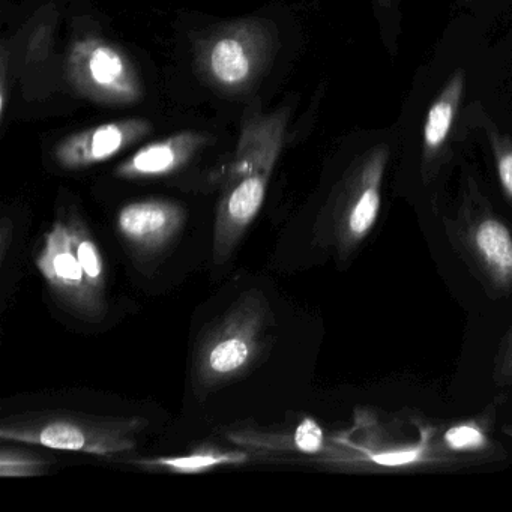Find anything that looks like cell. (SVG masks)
<instances>
[{
  "label": "cell",
  "instance_id": "cell-1",
  "mask_svg": "<svg viewBox=\"0 0 512 512\" xmlns=\"http://www.w3.org/2000/svg\"><path fill=\"white\" fill-rule=\"evenodd\" d=\"M287 110L251 115L227 169L214 224V262H227L265 203L286 137Z\"/></svg>",
  "mask_w": 512,
  "mask_h": 512
},
{
  "label": "cell",
  "instance_id": "cell-2",
  "mask_svg": "<svg viewBox=\"0 0 512 512\" xmlns=\"http://www.w3.org/2000/svg\"><path fill=\"white\" fill-rule=\"evenodd\" d=\"M148 427V419L140 416L41 410L4 418L0 422V437L58 451L113 458L134 451Z\"/></svg>",
  "mask_w": 512,
  "mask_h": 512
},
{
  "label": "cell",
  "instance_id": "cell-3",
  "mask_svg": "<svg viewBox=\"0 0 512 512\" xmlns=\"http://www.w3.org/2000/svg\"><path fill=\"white\" fill-rule=\"evenodd\" d=\"M274 316L268 299L250 290L200 338L194 361L197 392L223 388L247 374L269 343Z\"/></svg>",
  "mask_w": 512,
  "mask_h": 512
},
{
  "label": "cell",
  "instance_id": "cell-4",
  "mask_svg": "<svg viewBox=\"0 0 512 512\" xmlns=\"http://www.w3.org/2000/svg\"><path fill=\"white\" fill-rule=\"evenodd\" d=\"M275 49L277 32L271 22L238 20L214 29L197 43V67L218 91L242 94L265 74Z\"/></svg>",
  "mask_w": 512,
  "mask_h": 512
},
{
  "label": "cell",
  "instance_id": "cell-5",
  "mask_svg": "<svg viewBox=\"0 0 512 512\" xmlns=\"http://www.w3.org/2000/svg\"><path fill=\"white\" fill-rule=\"evenodd\" d=\"M67 73L73 88L95 103L125 106L143 97L142 80L133 62L101 38L86 37L73 44Z\"/></svg>",
  "mask_w": 512,
  "mask_h": 512
},
{
  "label": "cell",
  "instance_id": "cell-6",
  "mask_svg": "<svg viewBox=\"0 0 512 512\" xmlns=\"http://www.w3.org/2000/svg\"><path fill=\"white\" fill-rule=\"evenodd\" d=\"M389 155L388 145L374 146L358 158L344 179L332 212L335 241L341 253L364 241L376 224Z\"/></svg>",
  "mask_w": 512,
  "mask_h": 512
},
{
  "label": "cell",
  "instance_id": "cell-7",
  "mask_svg": "<svg viewBox=\"0 0 512 512\" xmlns=\"http://www.w3.org/2000/svg\"><path fill=\"white\" fill-rule=\"evenodd\" d=\"M35 262L50 290L65 307L86 319H97L103 314L106 301L92 286L74 250L65 218H58L46 233Z\"/></svg>",
  "mask_w": 512,
  "mask_h": 512
},
{
  "label": "cell",
  "instance_id": "cell-8",
  "mask_svg": "<svg viewBox=\"0 0 512 512\" xmlns=\"http://www.w3.org/2000/svg\"><path fill=\"white\" fill-rule=\"evenodd\" d=\"M469 214L464 226V247L484 272L490 283L499 289L512 287V235L503 221L490 209L475 203V188H470Z\"/></svg>",
  "mask_w": 512,
  "mask_h": 512
},
{
  "label": "cell",
  "instance_id": "cell-9",
  "mask_svg": "<svg viewBox=\"0 0 512 512\" xmlns=\"http://www.w3.org/2000/svg\"><path fill=\"white\" fill-rule=\"evenodd\" d=\"M151 122L146 119H124L98 125L80 133L71 134L58 143L55 160L62 169H88L95 164L112 160L125 149L140 142L151 133Z\"/></svg>",
  "mask_w": 512,
  "mask_h": 512
},
{
  "label": "cell",
  "instance_id": "cell-10",
  "mask_svg": "<svg viewBox=\"0 0 512 512\" xmlns=\"http://www.w3.org/2000/svg\"><path fill=\"white\" fill-rule=\"evenodd\" d=\"M185 211L172 200L146 199L125 205L116 217L119 235L142 257L155 256L178 236Z\"/></svg>",
  "mask_w": 512,
  "mask_h": 512
},
{
  "label": "cell",
  "instance_id": "cell-11",
  "mask_svg": "<svg viewBox=\"0 0 512 512\" xmlns=\"http://www.w3.org/2000/svg\"><path fill=\"white\" fill-rule=\"evenodd\" d=\"M206 143V136L182 131L175 136L149 143L119 164L116 176L128 181L163 178L181 170Z\"/></svg>",
  "mask_w": 512,
  "mask_h": 512
},
{
  "label": "cell",
  "instance_id": "cell-12",
  "mask_svg": "<svg viewBox=\"0 0 512 512\" xmlns=\"http://www.w3.org/2000/svg\"><path fill=\"white\" fill-rule=\"evenodd\" d=\"M227 439L259 454H301L316 457L326 451L323 428L313 418H304L292 430H263L260 427L230 428Z\"/></svg>",
  "mask_w": 512,
  "mask_h": 512
},
{
  "label": "cell",
  "instance_id": "cell-13",
  "mask_svg": "<svg viewBox=\"0 0 512 512\" xmlns=\"http://www.w3.org/2000/svg\"><path fill=\"white\" fill-rule=\"evenodd\" d=\"M466 92V71L458 68L431 103L422 130V169L430 172L448 148L455 119Z\"/></svg>",
  "mask_w": 512,
  "mask_h": 512
},
{
  "label": "cell",
  "instance_id": "cell-14",
  "mask_svg": "<svg viewBox=\"0 0 512 512\" xmlns=\"http://www.w3.org/2000/svg\"><path fill=\"white\" fill-rule=\"evenodd\" d=\"M250 458L251 454L248 449L227 451V449L202 446L187 455L140 458V460H134L133 464L145 470H161V472L182 473V475L193 473L194 475V473L209 472L217 467L241 466L250 461Z\"/></svg>",
  "mask_w": 512,
  "mask_h": 512
},
{
  "label": "cell",
  "instance_id": "cell-15",
  "mask_svg": "<svg viewBox=\"0 0 512 512\" xmlns=\"http://www.w3.org/2000/svg\"><path fill=\"white\" fill-rule=\"evenodd\" d=\"M469 109L473 112H467L470 121L476 122L485 133V139L488 140V145H490L500 185H502L503 193L512 205V137L500 131L493 124V121L485 115L484 109L479 104H472Z\"/></svg>",
  "mask_w": 512,
  "mask_h": 512
},
{
  "label": "cell",
  "instance_id": "cell-16",
  "mask_svg": "<svg viewBox=\"0 0 512 512\" xmlns=\"http://www.w3.org/2000/svg\"><path fill=\"white\" fill-rule=\"evenodd\" d=\"M49 460L28 449L2 448L0 451V476L2 478H32L49 469Z\"/></svg>",
  "mask_w": 512,
  "mask_h": 512
},
{
  "label": "cell",
  "instance_id": "cell-17",
  "mask_svg": "<svg viewBox=\"0 0 512 512\" xmlns=\"http://www.w3.org/2000/svg\"><path fill=\"white\" fill-rule=\"evenodd\" d=\"M449 449L457 452H475L487 446V436L481 428L472 424L455 425L443 436Z\"/></svg>",
  "mask_w": 512,
  "mask_h": 512
},
{
  "label": "cell",
  "instance_id": "cell-18",
  "mask_svg": "<svg viewBox=\"0 0 512 512\" xmlns=\"http://www.w3.org/2000/svg\"><path fill=\"white\" fill-rule=\"evenodd\" d=\"M421 458L418 449H407V451L385 452V454L371 455V461L380 466H404V464L415 463Z\"/></svg>",
  "mask_w": 512,
  "mask_h": 512
},
{
  "label": "cell",
  "instance_id": "cell-19",
  "mask_svg": "<svg viewBox=\"0 0 512 512\" xmlns=\"http://www.w3.org/2000/svg\"><path fill=\"white\" fill-rule=\"evenodd\" d=\"M0 116L2 119L5 118V112H7V56H2V70H0Z\"/></svg>",
  "mask_w": 512,
  "mask_h": 512
},
{
  "label": "cell",
  "instance_id": "cell-20",
  "mask_svg": "<svg viewBox=\"0 0 512 512\" xmlns=\"http://www.w3.org/2000/svg\"><path fill=\"white\" fill-rule=\"evenodd\" d=\"M500 374L503 377H512V332L509 335L508 344L502 353V362H500Z\"/></svg>",
  "mask_w": 512,
  "mask_h": 512
},
{
  "label": "cell",
  "instance_id": "cell-21",
  "mask_svg": "<svg viewBox=\"0 0 512 512\" xmlns=\"http://www.w3.org/2000/svg\"><path fill=\"white\" fill-rule=\"evenodd\" d=\"M392 2H394V0H376V4L379 5V7H382V8L391 7Z\"/></svg>",
  "mask_w": 512,
  "mask_h": 512
}]
</instances>
